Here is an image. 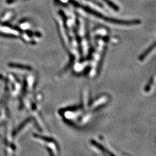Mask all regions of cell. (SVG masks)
<instances>
[{
    "label": "cell",
    "mask_w": 156,
    "mask_h": 156,
    "mask_svg": "<svg viewBox=\"0 0 156 156\" xmlns=\"http://www.w3.org/2000/svg\"><path fill=\"white\" fill-rule=\"evenodd\" d=\"M82 8L85 11L89 13L90 14L94 15L95 16L97 17L98 18H100L101 19H103L108 22L112 23L115 24H124V25H132V24H140V21L139 20H119L116 19L111 18L109 17H106L104 16L102 14H101L100 12L94 11L91 8H90L87 6H83Z\"/></svg>",
    "instance_id": "1"
},
{
    "label": "cell",
    "mask_w": 156,
    "mask_h": 156,
    "mask_svg": "<svg viewBox=\"0 0 156 156\" xmlns=\"http://www.w3.org/2000/svg\"><path fill=\"white\" fill-rule=\"evenodd\" d=\"M102 1H104L106 4H108V5L109 6L113 9H114L115 11H119V6L116 5L114 2H113L111 0H102Z\"/></svg>",
    "instance_id": "2"
}]
</instances>
